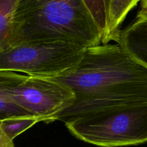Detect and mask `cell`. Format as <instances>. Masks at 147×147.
<instances>
[{
  "label": "cell",
  "instance_id": "1",
  "mask_svg": "<svg viewBox=\"0 0 147 147\" xmlns=\"http://www.w3.org/2000/svg\"><path fill=\"white\" fill-rule=\"evenodd\" d=\"M53 79L75 95L73 104L54 118L65 123L107 108L147 102V68L119 44L87 47L73 73Z\"/></svg>",
  "mask_w": 147,
  "mask_h": 147
},
{
  "label": "cell",
  "instance_id": "2",
  "mask_svg": "<svg viewBox=\"0 0 147 147\" xmlns=\"http://www.w3.org/2000/svg\"><path fill=\"white\" fill-rule=\"evenodd\" d=\"M56 41L86 48L101 44L100 32L84 1L19 0L7 47Z\"/></svg>",
  "mask_w": 147,
  "mask_h": 147
},
{
  "label": "cell",
  "instance_id": "3",
  "mask_svg": "<svg viewBox=\"0 0 147 147\" xmlns=\"http://www.w3.org/2000/svg\"><path fill=\"white\" fill-rule=\"evenodd\" d=\"M77 139L101 147L147 142V102L119 105L92 112L65 123Z\"/></svg>",
  "mask_w": 147,
  "mask_h": 147
},
{
  "label": "cell",
  "instance_id": "4",
  "mask_svg": "<svg viewBox=\"0 0 147 147\" xmlns=\"http://www.w3.org/2000/svg\"><path fill=\"white\" fill-rule=\"evenodd\" d=\"M86 50L61 41L8 46L0 51V70L40 78L63 77L76 70Z\"/></svg>",
  "mask_w": 147,
  "mask_h": 147
},
{
  "label": "cell",
  "instance_id": "5",
  "mask_svg": "<svg viewBox=\"0 0 147 147\" xmlns=\"http://www.w3.org/2000/svg\"><path fill=\"white\" fill-rule=\"evenodd\" d=\"M13 102L31 116L53 121L54 118L75 101L71 89L53 78L21 74L7 88Z\"/></svg>",
  "mask_w": 147,
  "mask_h": 147
},
{
  "label": "cell",
  "instance_id": "6",
  "mask_svg": "<svg viewBox=\"0 0 147 147\" xmlns=\"http://www.w3.org/2000/svg\"><path fill=\"white\" fill-rule=\"evenodd\" d=\"M117 44L132 59L147 68V14L138 13L133 22L121 30Z\"/></svg>",
  "mask_w": 147,
  "mask_h": 147
},
{
  "label": "cell",
  "instance_id": "7",
  "mask_svg": "<svg viewBox=\"0 0 147 147\" xmlns=\"http://www.w3.org/2000/svg\"><path fill=\"white\" fill-rule=\"evenodd\" d=\"M141 0H109L107 13V34L103 45L111 41L118 42L121 24L128 13Z\"/></svg>",
  "mask_w": 147,
  "mask_h": 147
},
{
  "label": "cell",
  "instance_id": "8",
  "mask_svg": "<svg viewBox=\"0 0 147 147\" xmlns=\"http://www.w3.org/2000/svg\"><path fill=\"white\" fill-rule=\"evenodd\" d=\"M20 76V73L0 70V121L11 118L31 116L16 105L7 92V87L17 80Z\"/></svg>",
  "mask_w": 147,
  "mask_h": 147
},
{
  "label": "cell",
  "instance_id": "9",
  "mask_svg": "<svg viewBox=\"0 0 147 147\" xmlns=\"http://www.w3.org/2000/svg\"><path fill=\"white\" fill-rule=\"evenodd\" d=\"M19 0H0V51L10 38Z\"/></svg>",
  "mask_w": 147,
  "mask_h": 147
},
{
  "label": "cell",
  "instance_id": "10",
  "mask_svg": "<svg viewBox=\"0 0 147 147\" xmlns=\"http://www.w3.org/2000/svg\"><path fill=\"white\" fill-rule=\"evenodd\" d=\"M41 121H45L42 118L34 116H25L6 119L1 121V123L6 134L14 141L17 136Z\"/></svg>",
  "mask_w": 147,
  "mask_h": 147
},
{
  "label": "cell",
  "instance_id": "11",
  "mask_svg": "<svg viewBox=\"0 0 147 147\" xmlns=\"http://www.w3.org/2000/svg\"><path fill=\"white\" fill-rule=\"evenodd\" d=\"M98 27L101 34V44H104L107 34V13L109 0H83Z\"/></svg>",
  "mask_w": 147,
  "mask_h": 147
},
{
  "label": "cell",
  "instance_id": "12",
  "mask_svg": "<svg viewBox=\"0 0 147 147\" xmlns=\"http://www.w3.org/2000/svg\"><path fill=\"white\" fill-rule=\"evenodd\" d=\"M0 147H14L13 140L9 138L3 130L1 121H0Z\"/></svg>",
  "mask_w": 147,
  "mask_h": 147
},
{
  "label": "cell",
  "instance_id": "13",
  "mask_svg": "<svg viewBox=\"0 0 147 147\" xmlns=\"http://www.w3.org/2000/svg\"><path fill=\"white\" fill-rule=\"evenodd\" d=\"M141 9L138 13L147 14V0H141Z\"/></svg>",
  "mask_w": 147,
  "mask_h": 147
}]
</instances>
